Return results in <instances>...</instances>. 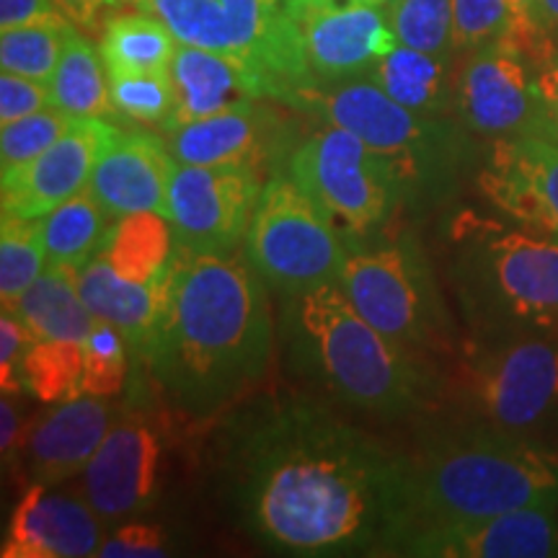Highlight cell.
Segmentation results:
<instances>
[{"label":"cell","instance_id":"cell-5","mask_svg":"<svg viewBox=\"0 0 558 558\" xmlns=\"http://www.w3.org/2000/svg\"><path fill=\"white\" fill-rule=\"evenodd\" d=\"M450 284L473 339L558 337V241L463 215Z\"/></svg>","mask_w":558,"mask_h":558},{"label":"cell","instance_id":"cell-48","mask_svg":"<svg viewBox=\"0 0 558 558\" xmlns=\"http://www.w3.org/2000/svg\"><path fill=\"white\" fill-rule=\"evenodd\" d=\"M145 0H107V9H143Z\"/></svg>","mask_w":558,"mask_h":558},{"label":"cell","instance_id":"cell-22","mask_svg":"<svg viewBox=\"0 0 558 558\" xmlns=\"http://www.w3.org/2000/svg\"><path fill=\"white\" fill-rule=\"evenodd\" d=\"M75 282H78L81 298L86 300L88 311L122 333L132 360L145 362L158 329L166 277H124L107 259V254L99 251L86 267L78 269Z\"/></svg>","mask_w":558,"mask_h":558},{"label":"cell","instance_id":"cell-31","mask_svg":"<svg viewBox=\"0 0 558 558\" xmlns=\"http://www.w3.org/2000/svg\"><path fill=\"white\" fill-rule=\"evenodd\" d=\"M83 344L73 341H34L21 362V388L34 399L54 403L81 396Z\"/></svg>","mask_w":558,"mask_h":558},{"label":"cell","instance_id":"cell-14","mask_svg":"<svg viewBox=\"0 0 558 558\" xmlns=\"http://www.w3.org/2000/svg\"><path fill=\"white\" fill-rule=\"evenodd\" d=\"M316 86L365 78L399 45L388 5L369 0H284Z\"/></svg>","mask_w":558,"mask_h":558},{"label":"cell","instance_id":"cell-27","mask_svg":"<svg viewBox=\"0 0 558 558\" xmlns=\"http://www.w3.org/2000/svg\"><path fill=\"white\" fill-rule=\"evenodd\" d=\"M39 226L47 262L52 267L78 271L104 248L114 222L107 218L90 190H83L73 199L62 202L52 213H47L45 218H39Z\"/></svg>","mask_w":558,"mask_h":558},{"label":"cell","instance_id":"cell-21","mask_svg":"<svg viewBox=\"0 0 558 558\" xmlns=\"http://www.w3.org/2000/svg\"><path fill=\"white\" fill-rule=\"evenodd\" d=\"M282 124L269 109L246 99L220 114L166 132L181 166H254L259 169Z\"/></svg>","mask_w":558,"mask_h":558},{"label":"cell","instance_id":"cell-39","mask_svg":"<svg viewBox=\"0 0 558 558\" xmlns=\"http://www.w3.org/2000/svg\"><path fill=\"white\" fill-rule=\"evenodd\" d=\"M169 538L166 530L150 522H122L111 535H107L99 548V558H158L169 556Z\"/></svg>","mask_w":558,"mask_h":558},{"label":"cell","instance_id":"cell-4","mask_svg":"<svg viewBox=\"0 0 558 558\" xmlns=\"http://www.w3.org/2000/svg\"><path fill=\"white\" fill-rule=\"evenodd\" d=\"M407 456L414 527L558 501V450L522 432L471 418L435 429Z\"/></svg>","mask_w":558,"mask_h":558},{"label":"cell","instance_id":"cell-24","mask_svg":"<svg viewBox=\"0 0 558 558\" xmlns=\"http://www.w3.org/2000/svg\"><path fill=\"white\" fill-rule=\"evenodd\" d=\"M390 99L427 117H448L456 111V78L452 54H432L396 45L365 75Z\"/></svg>","mask_w":558,"mask_h":558},{"label":"cell","instance_id":"cell-11","mask_svg":"<svg viewBox=\"0 0 558 558\" xmlns=\"http://www.w3.org/2000/svg\"><path fill=\"white\" fill-rule=\"evenodd\" d=\"M456 117L471 135H546L538 68L518 37L465 52L456 78Z\"/></svg>","mask_w":558,"mask_h":558},{"label":"cell","instance_id":"cell-23","mask_svg":"<svg viewBox=\"0 0 558 558\" xmlns=\"http://www.w3.org/2000/svg\"><path fill=\"white\" fill-rule=\"evenodd\" d=\"M169 73L177 90V111L166 132L207 120L246 99H256L239 62L205 47L179 41Z\"/></svg>","mask_w":558,"mask_h":558},{"label":"cell","instance_id":"cell-45","mask_svg":"<svg viewBox=\"0 0 558 558\" xmlns=\"http://www.w3.org/2000/svg\"><path fill=\"white\" fill-rule=\"evenodd\" d=\"M543 107H546V137L558 143V47L546 65L538 68Z\"/></svg>","mask_w":558,"mask_h":558},{"label":"cell","instance_id":"cell-2","mask_svg":"<svg viewBox=\"0 0 558 558\" xmlns=\"http://www.w3.org/2000/svg\"><path fill=\"white\" fill-rule=\"evenodd\" d=\"M275 333L269 288L246 259L173 248L145 362L169 403L207 418L267 375Z\"/></svg>","mask_w":558,"mask_h":558},{"label":"cell","instance_id":"cell-41","mask_svg":"<svg viewBox=\"0 0 558 558\" xmlns=\"http://www.w3.org/2000/svg\"><path fill=\"white\" fill-rule=\"evenodd\" d=\"M32 331L26 329L11 311H3L0 316V383L5 393H19L21 388V362L34 344Z\"/></svg>","mask_w":558,"mask_h":558},{"label":"cell","instance_id":"cell-32","mask_svg":"<svg viewBox=\"0 0 558 558\" xmlns=\"http://www.w3.org/2000/svg\"><path fill=\"white\" fill-rule=\"evenodd\" d=\"M140 11L163 21L181 45L205 47L230 58V26L222 0H145Z\"/></svg>","mask_w":558,"mask_h":558},{"label":"cell","instance_id":"cell-12","mask_svg":"<svg viewBox=\"0 0 558 558\" xmlns=\"http://www.w3.org/2000/svg\"><path fill=\"white\" fill-rule=\"evenodd\" d=\"M262 177L254 166H177L163 218L177 248L230 256L246 241Z\"/></svg>","mask_w":558,"mask_h":558},{"label":"cell","instance_id":"cell-33","mask_svg":"<svg viewBox=\"0 0 558 558\" xmlns=\"http://www.w3.org/2000/svg\"><path fill=\"white\" fill-rule=\"evenodd\" d=\"M109 96L114 114L148 128L158 124L166 130L177 111V90L169 70L109 75Z\"/></svg>","mask_w":558,"mask_h":558},{"label":"cell","instance_id":"cell-7","mask_svg":"<svg viewBox=\"0 0 558 558\" xmlns=\"http://www.w3.org/2000/svg\"><path fill=\"white\" fill-rule=\"evenodd\" d=\"M292 109L354 132L362 143L399 166L407 192L416 197L448 192L471 150L463 124L450 117L411 111L367 78L308 88Z\"/></svg>","mask_w":558,"mask_h":558},{"label":"cell","instance_id":"cell-13","mask_svg":"<svg viewBox=\"0 0 558 558\" xmlns=\"http://www.w3.org/2000/svg\"><path fill=\"white\" fill-rule=\"evenodd\" d=\"M166 427L150 409L128 407L78 476L81 492L107 527L156 505L166 471Z\"/></svg>","mask_w":558,"mask_h":558},{"label":"cell","instance_id":"cell-49","mask_svg":"<svg viewBox=\"0 0 558 558\" xmlns=\"http://www.w3.org/2000/svg\"><path fill=\"white\" fill-rule=\"evenodd\" d=\"M369 3H380V5H390L393 0H369Z\"/></svg>","mask_w":558,"mask_h":558},{"label":"cell","instance_id":"cell-16","mask_svg":"<svg viewBox=\"0 0 558 558\" xmlns=\"http://www.w3.org/2000/svg\"><path fill=\"white\" fill-rule=\"evenodd\" d=\"M478 186L509 222L558 241L556 140L546 135L494 140Z\"/></svg>","mask_w":558,"mask_h":558},{"label":"cell","instance_id":"cell-47","mask_svg":"<svg viewBox=\"0 0 558 558\" xmlns=\"http://www.w3.org/2000/svg\"><path fill=\"white\" fill-rule=\"evenodd\" d=\"M543 24L550 32V37L558 41V0H541Z\"/></svg>","mask_w":558,"mask_h":558},{"label":"cell","instance_id":"cell-18","mask_svg":"<svg viewBox=\"0 0 558 558\" xmlns=\"http://www.w3.org/2000/svg\"><path fill=\"white\" fill-rule=\"evenodd\" d=\"M128 403L114 396L81 393L54 401L26 427L21 463L29 484H62L78 478Z\"/></svg>","mask_w":558,"mask_h":558},{"label":"cell","instance_id":"cell-38","mask_svg":"<svg viewBox=\"0 0 558 558\" xmlns=\"http://www.w3.org/2000/svg\"><path fill=\"white\" fill-rule=\"evenodd\" d=\"M130 349L122 333L107 320L96 318L94 329L83 341V375L81 393L90 396H117L128 375Z\"/></svg>","mask_w":558,"mask_h":558},{"label":"cell","instance_id":"cell-26","mask_svg":"<svg viewBox=\"0 0 558 558\" xmlns=\"http://www.w3.org/2000/svg\"><path fill=\"white\" fill-rule=\"evenodd\" d=\"M179 41L163 21L148 11H128L107 19L99 52L107 75L169 70Z\"/></svg>","mask_w":558,"mask_h":558},{"label":"cell","instance_id":"cell-20","mask_svg":"<svg viewBox=\"0 0 558 558\" xmlns=\"http://www.w3.org/2000/svg\"><path fill=\"white\" fill-rule=\"evenodd\" d=\"M177 166L169 140L148 130L114 128L96 160L88 190L111 222L132 215L163 218Z\"/></svg>","mask_w":558,"mask_h":558},{"label":"cell","instance_id":"cell-28","mask_svg":"<svg viewBox=\"0 0 558 558\" xmlns=\"http://www.w3.org/2000/svg\"><path fill=\"white\" fill-rule=\"evenodd\" d=\"M54 107L68 111L70 117H99L107 120L114 114L109 96V75L104 68L101 52L78 26H70L65 47H62L58 70L52 81Z\"/></svg>","mask_w":558,"mask_h":558},{"label":"cell","instance_id":"cell-3","mask_svg":"<svg viewBox=\"0 0 558 558\" xmlns=\"http://www.w3.org/2000/svg\"><path fill=\"white\" fill-rule=\"evenodd\" d=\"M279 337L290 367L337 407L375 418H409L435 401L432 365L362 318L339 282L282 298Z\"/></svg>","mask_w":558,"mask_h":558},{"label":"cell","instance_id":"cell-34","mask_svg":"<svg viewBox=\"0 0 558 558\" xmlns=\"http://www.w3.org/2000/svg\"><path fill=\"white\" fill-rule=\"evenodd\" d=\"M70 26H73V21L19 26V29L0 32V68L5 73L50 83L54 70H58Z\"/></svg>","mask_w":558,"mask_h":558},{"label":"cell","instance_id":"cell-8","mask_svg":"<svg viewBox=\"0 0 558 558\" xmlns=\"http://www.w3.org/2000/svg\"><path fill=\"white\" fill-rule=\"evenodd\" d=\"M450 396L476 422L530 435L558 414V337L473 339Z\"/></svg>","mask_w":558,"mask_h":558},{"label":"cell","instance_id":"cell-43","mask_svg":"<svg viewBox=\"0 0 558 558\" xmlns=\"http://www.w3.org/2000/svg\"><path fill=\"white\" fill-rule=\"evenodd\" d=\"M70 21L54 0H0V32L34 24H65Z\"/></svg>","mask_w":558,"mask_h":558},{"label":"cell","instance_id":"cell-30","mask_svg":"<svg viewBox=\"0 0 558 558\" xmlns=\"http://www.w3.org/2000/svg\"><path fill=\"white\" fill-rule=\"evenodd\" d=\"M47 248L41 241L39 218L3 215L0 220V300L11 311L19 298L47 269Z\"/></svg>","mask_w":558,"mask_h":558},{"label":"cell","instance_id":"cell-37","mask_svg":"<svg viewBox=\"0 0 558 558\" xmlns=\"http://www.w3.org/2000/svg\"><path fill=\"white\" fill-rule=\"evenodd\" d=\"M507 37H520L518 13L509 0H452L456 52H473Z\"/></svg>","mask_w":558,"mask_h":558},{"label":"cell","instance_id":"cell-42","mask_svg":"<svg viewBox=\"0 0 558 558\" xmlns=\"http://www.w3.org/2000/svg\"><path fill=\"white\" fill-rule=\"evenodd\" d=\"M520 24V45L527 52V58L535 62V68H543L554 58L558 41L550 37V32L543 24L541 0H509Z\"/></svg>","mask_w":558,"mask_h":558},{"label":"cell","instance_id":"cell-40","mask_svg":"<svg viewBox=\"0 0 558 558\" xmlns=\"http://www.w3.org/2000/svg\"><path fill=\"white\" fill-rule=\"evenodd\" d=\"M50 107H54L50 83L32 81L3 70L0 75V122L9 124Z\"/></svg>","mask_w":558,"mask_h":558},{"label":"cell","instance_id":"cell-29","mask_svg":"<svg viewBox=\"0 0 558 558\" xmlns=\"http://www.w3.org/2000/svg\"><path fill=\"white\" fill-rule=\"evenodd\" d=\"M171 228L160 215H132L111 226L104 254L117 271L132 279H160L173 259Z\"/></svg>","mask_w":558,"mask_h":558},{"label":"cell","instance_id":"cell-15","mask_svg":"<svg viewBox=\"0 0 558 558\" xmlns=\"http://www.w3.org/2000/svg\"><path fill=\"white\" fill-rule=\"evenodd\" d=\"M399 556L418 558H548L558 556V501L478 520L418 525Z\"/></svg>","mask_w":558,"mask_h":558},{"label":"cell","instance_id":"cell-25","mask_svg":"<svg viewBox=\"0 0 558 558\" xmlns=\"http://www.w3.org/2000/svg\"><path fill=\"white\" fill-rule=\"evenodd\" d=\"M75 275L78 271L47 264L37 282L11 308L13 316L32 331L34 339L73 341V344L86 341L96 324V316L88 311L86 300L81 298Z\"/></svg>","mask_w":558,"mask_h":558},{"label":"cell","instance_id":"cell-19","mask_svg":"<svg viewBox=\"0 0 558 558\" xmlns=\"http://www.w3.org/2000/svg\"><path fill=\"white\" fill-rule=\"evenodd\" d=\"M114 124L99 117H75L65 135L47 148L29 166L0 179L3 215L45 218L62 202L88 190L96 160Z\"/></svg>","mask_w":558,"mask_h":558},{"label":"cell","instance_id":"cell-9","mask_svg":"<svg viewBox=\"0 0 558 558\" xmlns=\"http://www.w3.org/2000/svg\"><path fill=\"white\" fill-rule=\"evenodd\" d=\"M349 239L290 173L264 184L243 256L271 292L295 295L337 282Z\"/></svg>","mask_w":558,"mask_h":558},{"label":"cell","instance_id":"cell-10","mask_svg":"<svg viewBox=\"0 0 558 558\" xmlns=\"http://www.w3.org/2000/svg\"><path fill=\"white\" fill-rule=\"evenodd\" d=\"M288 173L347 239L373 235L409 194L393 160L331 122H324L292 148Z\"/></svg>","mask_w":558,"mask_h":558},{"label":"cell","instance_id":"cell-35","mask_svg":"<svg viewBox=\"0 0 558 558\" xmlns=\"http://www.w3.org/2000/svg\"><path fill=\"white\" fill-rule=\"evenodd\" d=\"M388 13L399 45L432 54H456L452 0H393Z\"/></svg>","mask_w":558,"mask_h":558},{"label":"cell","instance_id":"cell-6","mask_svg":"<svg viewBox=\"0 0 558 558\" xmlns=\"http://www.w3.org/2000/svg\"><path fill=\"white\" fill-rule=\"evenodd\" d=\"M337 282L360 316L414 360L429 365L435 354L450 352L448 305L414 233L349 239Z\"/></svg>","mask_w":558,"mask_h":558},{"label":"cell","instance_id":"cell-36","mask_svg":"<svg viewBox=\"0 0 558 558\" xmlns=\"http://www.w3.org/2000/svg\"><path fill=\"white\" fill-rule=\"evenodd\" d=\"M73 120L75 117H70L68 111L50 107L3 124L0 130V177L24 169L47 148H52Z\"/></svg>","mask_w":558,"mask_h":558},{"label":"cell","instance_id":"cell-17","mask_svg":"<svg viewBox=\"0 0 558 558\" xmlns=\"http://www.w3.org/2000/svg\"><path fill=\"white\" fill-rule=\"evenodd\" d=\"M107 522L88 505L78 481L29 484L13 509L0 556L83 558L99 556Z\"/></svg>","mask_w":558,"mask_h":558},{"label":"cell","instance_id":"cell-1","mask_svg":"<svg viewBox=\"0 0 558 558\" xmlns=\"http://www.w3.org/2000/svg\"><path fill=\"white\" fill-rule=\"evenodd\" d=\"M222 471L241 525L277 554L399 556L414 527L407 452L316 396L230 418Z\"/></svg>","mask_w":558,"mask_h":558},{"label":"cell","instance_id":"cell-44","mask_svg":"<svg viewBox=\"0 0 558 558\" xmlns=\"http://www.w3.org/2000/svg\"><path fill=\"white\" fill-rule=\"evenodd\" d=\"M26 427L29 424H21L19 403L9 399V393H5L3 401H0V450H3L5 463H11L21 452V448H24Z\"/></svg>","mask_w":558,"mask_h":558},{"label":"cell","instance_id":"cell-46","mask_svg":"<svg viewBox=\"0 0 558 558\" xmlns=\"http://www.w3.org/2000/svg\"><path fill=\"white\" fill-rule=\"evenodd\" d=\"M54 3L78 29H94L99 24V13L107 9V0H54Z\"/></svg>","mask_w":558,"mask_h":558}]
</instances>
